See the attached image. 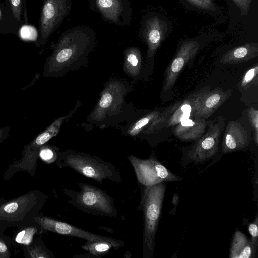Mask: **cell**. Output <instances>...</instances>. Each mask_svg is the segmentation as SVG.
<instances>
[{"label":"cell","mask_w":258,"mask_h":258,"mask_svg":"<svg viewBox=\"0 0 258 258\" xmlns=\"http://www.w3.org/2000/svg\"><path fill=\"white\" fill-rule=\"evenodd\" d=\"M103 86L95 105L80 124L87 131L119 128L121 123L129 122L140 112L132 102L125 101L126 96L134 90L126 79L111 77Z\"/></svg>","instance_id":"1"},{"label":"cell","mask_w":258,"mask_h":258,"mask_svg":"<svg viewBox=\"0 0 258 258\" xmlns=\"http://www.w3.org/2000/svg\"><path fill=\"white\" fill-rule=\"evenodd\" d=\"M96 45V33L92 28L78 26L67 30L54 44L51 54L46 58L43 76L62 77L70 71L87 65Z\"/></svg>","instance_id":"2"},{"label":"cell","mask_w":258,"mask_h":258,"mask_svg":"<svg viewBox=\"0 0 258 258\" xmlns=\"http://www.w3.org/2000/svg\"><path fill=\"white\" fill-rule=\"evenodd\" d=\"M60 168L68 167L83 176L102 183L109 180L120 183L122 177L116 166L101 158L76 150H59L56 161Z\"/></svg>","instance_id":"3"},{"label":"cell","mask_w":258,"mask_h":258,"mask_svg":"<svg viewBox=\"0 0 258 258\" xmlns=\"http://www.w3.org/2000/svg\"><path fill=\"white\" fill-rule=\"evenodd\" d=\"M140 186L141 199L137 210L143 215L142 257L152 258L167 186L161 182L152 186L140 184Z\"/></svg>","instance_id":"4"},{"label":"cell","mask_w":258,"mask_h":258,"mask_svg":"<svg viewBox=\"0 0 258 258\" xmlns=\"http://www.w3.org/2000/svg\"><path fill=\"white\" fill-rule=\"evenodd\" d=\"M48 196L33 190L7 200L0 198V232L13 226L19 227L41 214Z\"/></svg>","instance_id":"5"},{"label":"cell","mask_w":258,"mask_h":258,"mask_svg":"<svg viewBox=\"0 0 258 258\" xmlns=\"http://www.w3.org/2000/svg\"><path fill=\"white\" fill-rule=\"evenodd\" d=\"M79 191L61 188L69 198L67 203L77 209L90 214L109 217L117 215L114 200L102 189L92 184L79 182Z\"/></svg>","instance_id":"6"},{"label":"cell","mask_w":258,"mask_h":258,"mask_svg":"<svg viewBox=\"0 0 258 258\" xmlns=\"http://www.w3.org/2000/svg\"><path fill=\"white\" fill-rule=\"evenodd\" d=\"M224 126V119L221 116L207 122L206 132L184 153L181 160L182 165L187 166L191 163L204 164L213 159L218 152Z\"/></svg>","instance_id":"7"},{"label":"cell","mask_w":258,"mask_h":258,"mask_svg":"<svg viewBox=\"0 0 258 258\" xmlns=\"http://www.w3.org/2000/svg\"><path fill=\"white\" fill-rule=\"evenodd\" d=\"M127 158L140 184L152 186L161 182L184 180L182 177L175 175L161 164L153 151L146 159L133 155H130Z\"/></svg>","instance_id":"8"},{"label":"cell","mask_w":258,"mask_h":258,"mask_svg":"<svg viewBox=\"0 0 258 258\" xmlns=\"http://www.w3.org/2000/svg\"><path fill=\"white\" fill-rule=\"evenodd\" d=\"M72 8V0H44L39 19L38 47L44 46Z\"/></svg>","instance_id":"9"},{"label":"cell","mask_w":258,"mask_h":258,"mask_svg":"<svg viewBox=\"0 0 258 258\" xmlns=\"http://www.w3.org/2000/svg\"><path fill=\"white\" fill-rule=\"evenodd\" d=\"M166 31V23L156 15H147L142 20L139 36L147 45L143 71L145 79L149 74L155 52L163 40Z\"/></svg>","instance_id":"10"},{"label":"cell","mask_w":258,"mask_h":258,"mask_svg":"<svg viewBox=\"0 0 258 258\" xmlns=\"http://www.w3.org/2000/svg\"><path fill=\"white\" fill-rule=\"evenodd\" d=\"M33 220L40 225L45 232H52L60 235L84 239L86 241H107L112 244L115 250L124 245L122 240L90 232L67 222L44 216L42 213L34 217Z\"/></svg>","instance_id":"11"},{"label":"cell","mask_w":258,"mask_h":258,"mask_svg":"<svg viewBox=\"0 0 258 258\" xmlns=\"http://www.w3.org/2000/svg\"><path fill=\"white\" fill-rule=\"evenodd\" d=\"M91 10L99 13L104 20L119 26L132 21V10L130 0H89Z\"/></svg>","instance_id":"12"},{"label":"cell","mask_w":258,"mask_h":258,"mask_svg":"<svg viewBox=\"0 0 258 258\" xmlns=\"http://www.w3.org/2000/svg\"><path fill=\"white\" fill-rule=\"evenodd\" d=\"M231 89L220 88L212 90L205 87L192 94V104L196 116L208 119L231 95Z\"/></svg>","instance_id":"13"},{"label":"cell","mask_w":258,"mask_h":258,"mask_svg":"<svg viewBox=\"0 0 258 258\" xmlns=\"http://www.w3.org/2000/svg\"><path fill=\"white\" fill-rule=\"evenodd\" d=\"M200 44L197 41H187L182 43L165 70L162 91H170L179 74L187 63L198 52Z\"/></svg>","instance_id":"14"},{"label":"cell","mask_w":258,"mask_h":258,"mask_svg":"<svg viewBox=\"0 0 258 258\" xmlns=\"http://www.w3.org/2000/svg\"><path fill=\"white\" fill-rule=\"evenodd\" d=\"M221 150L223 154L242 150L249 145L251 133L238 121L228 122L223 135Z\"/></svg>","instance_id":"15"},{"label":"cell","mask_w":258,"mask_h":258,"mask_svg":"<svg viewBox=\"0 0 258 258\" xmlns=\"http://www.w3.org/2000/svg\"><path fill=\"white\" fill-rule=\"evenodd\" d=\"M207 126L206 119L195 116L178 124L173 132L174 136L180 140H196L204 134Z\"/></svg>","instance_id":"16"},{"label":"cell","mask_w":258,"mask_h":258,"mask_svg":"<svg viewBox=\"0 0 258 258\" xmlns=\"http://www.w3.org/2000/svg\"><path fill=\"white\" fill-rule=\"evenodd\" d=\"M258 245L254 243L240 230H236L233 235L230 248V258H254Z\"/></svg>","instance_id":"17"},{"label":"cell","mask_w":258,"mask_h":258,"mask_svg":"<svg viewBox=\"0 0 258 258\" xmlns=\"http://www.w3.org/2000/svg\"><path fill=\"white\" fill-rule=\"evenodd\" d=\"M81 105V103L78 99L74 107L69 113L57 118L26 145L41 147L47 143L49 140L57 135L63 123L72 117Z\"/></svg>","instance_id":"18"},{"label":"cell","mask_w":258,"mask_h":258,"mask_svg":"<svg viewBox=\"0 0 258 258\" xmlns=\"http://www.w3.org/2000/svg\"><path fill=\"white\" fill-rule=\"evenodd\" d=\"M124 61L122 69L124 72L135 81L143 77L144 64L140 49L135 46L126 48L123 51Z\"/></svg>","instance_id":"19"},{"label":"cell","mask_w":258,"mask_h":258,"mask_svg":"<svg viewBox=\"0 0 258 258\" xmlns=\"http://www.w3.org/2000/svg\"><path fill=\"white\" fill-rule=\"evenodd\" d=\"M258 56V45L247 43L225 53L220 60L223 64H237L248 61Z\"/></svg>","instance_id":"20"},{"label":"cell","mask_w":258,"mask_h":258,"mask_svg":"<svg viewBox=\"0 0 258 258\" xmlns=\"http://www.w3.org/2000/svg\"><path fill=\"white\" fill-rule=\"evenodd\" d=\"M160 112L158 110L151 111L146 113L139 114L123 126H120L121 135L133 138L138 137L142 131L150 123L157 118Z\"/></svg>","instance_id":"21"},{"label":"cell","mask_w":258,"mask_h":258,"mask_svg":"<svg viewBox=\"0 0 258 258\" xmlns=\"http://www.w3.org/2000/svg\"><path fill=\"white\" fill-rule=\"evenodd\" d=\"M45 233L40 225L33 220L24 225L18 227L15 235L14 241L22 246L29 245L36 235Z\"/></svg>","instance_id":"22"},{"label":"cell","mask_w":258,"mask_h":258,"mask_svg":"<svg viewBox=\"0 0 258 258\" xmlns=\"http://www.w3.org/2000/svg\"><path fill=\"white\" fill-rule=\"evenodd\" d=\"M181 103V102L175 103L172 106L167 108L165 110L160 113L156 118L153 120L142 131L138 137L147 140L149 137L153 136L163 127H165V125L167 120Z\"/></svg>","instance_id":"23"},{"label":"cell","mask_w":258,"mask_h":258,"mask_svg":"<svg viewBox=\"0 0 258 258\" xmlns=\"http://www.w3.org/2000/svg\"><path fill=\"white\" fill-rule=\"evenodd\" d=\"M20 28L14 18L9 0H0V33L16 34Z\"/></svg>","instance_id":"24"},{"label":"cell","mask_w":258,"mask_h":258,"mask_svg":"<svg viewBox=\"0 0 258 258\" xmlns=\"http://www.w3.org/2000/svg\"><path fill=\"white\" fill-rule=\"evenodd\" d=\"M195 116L191 94L181 102L167 120L165 127L176 125L183 120Z\"/></svg>","instance_id":"25"},{"label":"cell","mask_w":258,"mask_h":258,"mask_svg":"<svg viewBox=\"0 0 258 258\" xmlns=\"http://www.w3.org/2000/svg\"><path fill=\"white\" fill-rule=\"evenodd\" d=\"M25 257L29 258H55L53 253L48 249L44 242L35 237L28 245L21 246Z\"/></svg>","instance_id":"26"},{"label":"cell","mask_w":258,"mask_h":258,"mask_svg":"<svg viewBox=\"0 0 258 258\" xmlns=\"http://www.w3.org/2000/svg\"><path fill=\"white\" fill-rule=\"evenodd\" d=\"M81 248L91 254L94 258H100L113 248L112 244L105 240L86 241Z\"/></svg>","instance_id":"27"},{"label":"cell","mask_w":258,"mask_h":258,"mask_svg":"<svg viewBox=\"0 0 258 258\" xmlns=\"http://www.w3.org/2000/svg\"><path fill=\"white\" fill-rule=\"evenodd\" d=\"M17 244L12 238L0 232V258H10L18 251Z\"/></svg>","instance_id":"28"},{"label":"cell","mask_w":258,"mask_h":258,"mask_svg":"<svg viewBox=\"0 0 258 258\" xmlns=\"http://www.w3.org/2000/svg\"><path fill=\"white\" fill-rule=\"evenodd\" d=\"M59 150L56 146L46 143L40 148L39 158L48 164L55 162Z\"/></svg>","instance_id":"29"},{"label":"cell","mask_w":258,"mask_h":258,"mask_svg":"<svg viewBox=\"0 0 258 258\" xmlns=\"http://www.w3.org/2000/svg\"><path fill=\"white\" fill-rule=\"evenodd\" d=\"M258 79V65L256 64L248 70L239 84V87L244 89H247L250 86L254 83H257Z\"/></svg>","instance_id":"30"},{"label":"cell","mask_w":258,"mask_h":258,"mask_svg":"<svg viewBox=\"0 0 258 258\" xmlns=\"http://www.w3.org/2000/svg\"><path fill=\"white\" fill-rule=\"evenodd\" d=\"M14 18L21 27L24 23L25 19L23 17V0H9Z\"/></svg>","instance_id":"31"},{"label":"cell","mask_w":258,"mask_h":258,"mask_svg":"<svg viewBox=\"0 0 258 258\" xmlns=\"http://www.w3.org/2000/svg\"><path fill=\"white\" fill-rule=\"evenodd\" d=\"M247 115L253 132V140L258 145V110L254 107L247 109Z\"/></svg>","instance_id":"32"},{"label":"cell","mask_w":258,"mask_h":258,"mask_svg":"<svg viewBox=\"0 0 258 258\" xmlns=\"http://www.w3.org/2000/svg\"><path fill=\"white\" fill-rule=\"evenodd\" d=\"M248 230L251 235V240L258 245V217L256 214L254 220L248 225Z\"/></svg>","instance_id":"33"},{"label":"cell","mask_w":258,"mask_h":258,"mask_svg":"<svg viewBox=\"0 0 258 258\" xmlns=\"http://www.w3.org/2000/svg\"><path fill=\"white\" fill-rule=\"evenodd\" d=\"M194 6L203 9L210 10L214 8L213 0H186Z\"/></svg>","instance_id":"34"},{"label":"cell","mask_w":258,"mask_h":258,"mask_svg":"<svg viewBox=\"0 0 258 258\" xmlns=\"http://www.w3.org/2000/svg\"><path fill=\"white\" fill-rule=\"evenodd\" d=\"M241 9V12L247 14L251 0H232Z\"/></svg>","instance_id":"35"},{"label":"cell","mask_w":258,"mask_h":258,"mask_svg":"<svg viewBox=\"0 0 258 258\" xmlns=\"http://www.w3.org/2000/svg\"><path fill=\"white\" fill-rule=\"evenodd\" d=\"M10 128L8 126L0 127V144L10 136Z\"/></svg>","instance_id":"36"},{"label":"cell","mask_w":258,"mask_h":258,"mask_svg":"<svg viewBox=\"0 0 258 258\" xmlns=\"http://www.w3.org/2000/svg\"><path fill=\"white\" fill-rule=\"evenodd\" d=\"M179 203V196L177 193H175L174 195L172 196L171 200V203L174 206V209H172V211L174 210V213L176 211V208Z\"/></svg>","instance_id":"37"}]
</instances>
